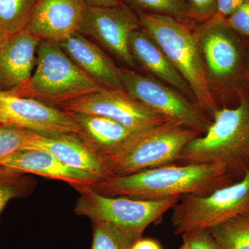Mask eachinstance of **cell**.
I'll list each match as a JSON object with an SVG mask.
<instances>
[{
    "label": "cell",
    "mask_w": 249,
    "mask_h": 249,
    "mask_svg": "<svg viewBox=\"0 0 249 249\" xmlns=\"http://www.w3.org/2000/svg\"><path fill=\"white\" fill-rule=\"evenodd\" d=\"M240 180L222 165L172 164L85 186L98 194L111 197L160 200L185 195L207 196Z\"/></svg>",
    "instance_id": "6da1fadb"
},
{
    "label": "cell",
    "mask_w": 249,
    "mask_h": 249,
    "mask_svg": "<svg viewBox=\"0 0 249 249\" xmlns=\"http://www.w3.org/2000/svg\"><path fill=\"white\" fill-rule=\"evenodd\" d=\"M235 107L218 108L206 133L183 147L175 165H222L241 179L249 170V99L237 94Z\"/></svg>",
    "instance_id": "7a4b0ae2"
},
{
    "label": "cell",
    "mask_w": 249,
    "mask_h": 249,
    "mask_svg": "<svg viewBox=\"0 0 249 249\" xmlns=\"http://www.w3.org/2000/svg\"><path fill=\"white\" fill-rule=\"evenodd\" d=\"M136 13L142 29L153 37L191 87L196 104L212 119L219 107L206 80L195 23L169 16Z\"/></svg>",
    "instance_id": "3957f363"
},
{
    "label": "cell",
    "mask_w": 249,
    "mask_h": 249,
    "mask_svg": "<svg viewBox=\"0 0 249 249\" xmlns=\"http://www.w3.org/2000/svg\"><path fill=\"white\" fill-rule=\"evenodd\" d=\"M103 89L72 61L58 42L40 40L30 78L19 89L10 93L62 108Z\"/></svg>",
    "instance_id": "277c9868"
},
{
    "label": "cell",
    "mask_w": 249,
    "mask_h": 249,
    "mask_svg": "<svg viewBox=\"0 0 249 249\" xmlns=\"http://www.w3.org/2000/svg\"><path fill=\"white\" fill-rule=\"evenodd\" d=\"M194 29L211 92L214 96L215 93L222 97L237 96L248 60L249 41L232 30L224 18L216 16L195 24Z\"/></svg>",
    "instance_id": "5b68a950"
},
{
    "label": "cell",
    "mask_w": 249,
    "mask_h": 249,
    "mask_svg": "<svg viewBox=\"0 0 249 249\" xmlns=\"http://www.w3.org/2000/svg\"><path fill=\"white\" fill-rule=\"evenodd\" d=\"M200 135L174 121L139 132L119 151L102 155L107 178L175 164L185 145Z\"/></svg>",
    "instance_id": "8992f818"
},
{
    "label": "cell",
    "mask_w": 249,
    "mask_h": 249,
    "mask_svg": "<svg viewBox=\"0 0 249 249\" xmlns=\"http://www.w3.org/2000/svg\"><path fill=\"white\" fill-rule=\"evenodd\" d=\"M74 188L80 193L74 207L77 215L88 217L91 222L109 224L133 242L142 238L147 227L160 221L181 197L142 200L102 196L85 185Z\"/></svg>",
    "instance_id": "52a82bcc"
},
{
    "label": "cell",
    "mask_w": 249,
    "mask_h": 249,
    "mask_svg": "<svg viewBox=\"0 0 249 249\" xmlns=\"http://www.w3.org/2000/svg\"><path fill=\"white\" fill-rule=\"evenodd\" d=\"M173 211L171 224L176 235L208 230L249 213V170L240 181L207 196H181Z\"/></svg>",
    "instance_id": "ba28073f"
},
{
    "label": "cell",
    "mask_w": 249,
    "mask_h": 249,
    "mask_svg": "<svg viewBox=\"0 0 249 249\" xmlns=\"http://www.w3.org/2000/svg\"><path fill=\"white\" fill-rule=\"evenodd\" d=\"M119 74L125 92L169 120L201 134L212 124V119L196 103L163 82L124 66L119 67Z\"/></svg>",
    "instance_id": "9c48e42d"
},
{
    "label": "cell",
    "mask_w": 249,
    "mask_h": 249,
    "mask_svg": "<svg viewBox=\"0 0 249 249\" xmlns=\"http://www.w3.org/2000/svg\"><path fill=\"white\" fill-rule=\"evenodd\" d=\"M142 28L137 13L121 1L110 6L88 5L78 33L91 37L124 67L132 69L137 65L129 52V39Z\"/></svg>",
    "instance_id": "30bf717a"
},
{
    "label": "cell",
    "mask_w": 249,
    "mask_h": 249,
    "mask_svg": "<svg viewBox=\"0 0 249 249\" xmlns=\"http://www.w3.org/2000/svg\"><path fill=\"white\" fill-rule=\"evenodd\" d=\"M0 124L27 129L42 137L82 134L70 111L31 98L6 92L0 106Z\"/></svg>",
    "instance_id": "8fae6325"
},
{
    "label": "cell",
    "mask_w": 249,
    "mask_h": 249,
    "mask_svg": "<svg viewBox=\"0 0 249 249\" xmlns=\"http://www.w3.org/2000/svg\"><path fill=\"white\" fill-rule=\"evenodd\" d=\"M62 109L72 112L106 116L134 132L151 129L169 120L124 91L104 89L68 103Z\"/></svg>",
    "instance_id": "7c38bea8"
},
{
    "label": "cell",
    "mask_w": 249,
    "mask_h": 249,
    "mask_svg": "<svg viewBox=\"0 0 249 249\" xmlns=\"http://www.w3.org/2000/svg\"><path fill=\"white\" fill-rule=\"evenodd\" d=\"M84 0H39L26 31L40 40L59 42L79 32Z\"/></svg>",
    "instance_id": "4fadbf2b"
},
{
    "label": "cell",
    "mask_w": 249,
    "mask_h": 249,
    "mask_svg": "<svg viewBox=\"0 0 249 249\" xmlns=\"http://www.w3.org/2000/svg\"><path fill=\"white\" fill-rule=\"evenodd\" d=\"M40 41L24 31L0 44V91L11 93L27 83L35 69Z\"/></svg>",
    "instance_id": "5bb4252c"
},
{
    "label": "cell",
    "mask_w": 249,
    "mask_h": 249,
    "mask_svg": "<svg viewBox=\"0 0 249 249\" xmlns=\"http://www.w3.org/2000/svg\"><path fill=\"white\" fill-rule=\"evenodd\" d=\"M64 52L91 79L107 89L124 91L116 66L99 46L76 33L58 42Z\"/></svg>",
    "instance_id": "9a60e30c"
},
{
    "label": "cell",
    "mask_w": 249,
    "mask_h": 249,
    "mask_svg": "<svg viewBox=\"0 0 249 249\" xmlns=\"http://www.w3.org/2000/svg\"><path fill=\"white\" fill-rule=\"evenodd\" d=\"M129 49L136 65L150 76L169 85L196 103L191 87L145 29L142 28L132 33L129 39Z\"/></svg>",
    "instance_id": "2e32d148"
},
{
    "label": "cell",
    "mask_w": 249,
    "mask_h": 249,
    "mask_svg": "<svg viewBox=\"0 0 249 249\" xmlns=\"http://www.w3.org/2000/svg\"><path fill=\"white\" fill-rule=\"evenodd\" d=\"M0 165L22 173L65 181L73 188L89 185L101 178L92 174L75 169L39 149H25L0 159Z\"/></svg>",
    "instance_id": "e0dca14e"
},
{
    "label": "cell",
    "mask_w": 249,
    "mask_h": 249,
    "mask_svg": "<svg viewBox=\"0 0 249 249\" xmlns=\"http://www.w3.org/2000/svg\"><path fill=\"white\" fill-rule=\"evenodd\" d=\"M28 149H39L52 154L75 169L107 178L102 155L78 134L46 137L38 135Z\"/></svg>",
    "instance_id": "ac0fdd59"
},
{
    "label": "cell",
    "mask_w": 249,
    "mask_h": 249,
    "mask_svg": "<svg viewBox=\"0 0 249 249\" xmlns=\"http://www.w3.org/2000/svg\"><path fill=\"white\" fill-rule=\"evenodd\" d=\"M70 112L81 127L80 135L101 155H111L119 151L139 133L106 116Z\"/></svg>",
    "instance_id": "d6986e66"
},
{
    "label": "cell",
    "mask_w": 249,
    "mask_h": 249,
    "mask_svg": "<svg viewBox=\"0 0 249 249\" xmlns=\"http://www.w3.org/2000/svg\"><path fill=\"white\" fill-rule=\"evenodd\" d=\"M29 175L0 165V214L9 201L32 194L36 181Z\"/></svg>",
    "instance_id": "ffe728a7"
},
{
    "label": "cell",
    "mask_w": 249,
    "mask_h": 249,
    "mask_svg": "<svg viewBox=\"0 0 249 249\" xmlns=\"http://www.w3.org/2000/svg\"><path fill=\"white\" fill-rule=\"evenodd\" d=\"M39 0H0V24L9 36L26 31Z\"/></svg>",
    "instance_id": "44dd1931"
},
{
    "label": "cell",
    "mask_w": 249,
    "mask_h": 249,
    "mask_svg": "<svg viewBox=\"0 0 249 249\" xmlns=\"http://www.w3.org/2000/svg\"><path fill=\"white\" fill-rule=\"evenodd\" d=\"M208 230L222 249H249V213Z\"/></svg>",
    "instance_id": "7402d4cb"
},
{
    "label": "cell",
    "mask_w": 249,
    "mask_h": 249,
    "mask_svg": "<svg viewBox=\"0 0 249 249\" xmlns=\"http://www.w3.org/2000/svg\"><path fill=\"white\" fill-rule=\"evenodd\" d=\"M131 9L191 22L186 0H122Z\"/></svg>",
    "instance_id": "603a6c76"
},
{
    "label": "cell",
    "mask_w": 249,
    "mask_h": 249,
    "mask_svg": "<svg viewBox=\"0 0 249 249\" xmlns=\"http://www.w3.org/2000/svg\"><path fill=\"white\" fill-rule=\"evenodd\" d=\"M37 136L38 134L16 126H0V159L29 148Z\"/></svg>",
    "instance_id": "cb8c5ba5"
},
{
    "label": "cell",
    "mask_w": 249,
    "mask_h": 249,
    "mask_svg": "<svg viewBox=\"0 0 249 249\" xmlns=\"http://www.w3.org/2000/svg\"><path fill=\"white\" fill-rule=\"evenodd\" d=\"M133 243L109 224L92 222L91 249H130Z\"/></svg>",
    "instance_id": "d4e9b609"
},
{
    "label": "cell",
    "mask_w": 249,
    "mask_h": 249,
    "mask_svg": "<svg viewBox=\"0 0 249 249\" xmlns=\"http://www.w3.org/2000/svg\"><path fill=\"white\" fill-rule=\"evenodd\" d=\"M190 19L193 23L206 22L217 14L216 0H186Z\"/></svg>",
    "instance_id": "484cf974"
},
{
    "label": "cell",
    "mask_w": 249,
    "mask_h": 249,
    "mask_svg": "<svg viewBox=\"0 0 249 249\" xmlns=\"http://www.w3.org/2000/svg\"><path fill=\"white\" fill-rule=\"evenodd\" d=\"M182 237L187 249H222L209 230L191 231Z\"/></svg>",
    "instance_id": "4316f807"
},
{
    "label": "cell",
    "mask_w": 249,
    "mask_h": 249,
    "mask_svg": "<svg viewBox=\"0 0 249 249\" xmlns=\"http://www.w3.org/2000/svg\"><path fill=\"white\" fill-rule=\"evenodd\" d=\"M225 19L232 30L249 41V0H244Z\"/></svg>",
    "instance_id": "83f0119b"
},
{
    "label": "cell",
    "mask_w": 249,
    "mask_h": 249,
    "mask_svg": "<svg viewBox=\"0 0 249 249\" xmlns=\"http://www.w3.org/2000/svg\"><path fill=\"white\" fill-rule=\"evenodd\" d=\"M243 1L244 0H216L217 6L216 16L226 19L239 7Z\"/></svg>",
    "instance_id": "f1b7e54d"
},
{
    "label": "cell",
    "mask_w": 249,
    "mask_h": 249,
    "mask_svg": "<svg viewBox=\"0 0 249 249\" xmlns=\"http://www.w3.org/2000/svg\"><path fill=\"white\" fill-rule=\"evenodd\" d=\"M130 249H162L157 241L150 238H140L136 241Z\"/></svg>",
    "instance_id": "f546056e"
},
{
    "label": "cell",
    "mask_w": 249,
    "mask_h": 249,
    "mask_svg": "<svg viewBox=\"0 0 249 249\" xmlns=\"http://www.w3.org/2000/svg\"><path fill=\"white\" fill-rule=\"evenodd\" d=\"M239 92L243 93L249 99V53L245 74H244L243 78H242L240 91H238V93Z\"/></svg>",
    "instance_id": "4dcf8cb0"
},
{
    "label": "cell",
    "mask_w": 249,
    "mask_h": 249,
    "mask_svg": "<svg viewBox=\"0 0 249 249\" xmlns=\"http://www.w3.org/2000/svg\"><path fill=\"white\" fill-rule=\"evenodd\" d=\"M89 6H110L120 3L122 0H84Z\"/></svg>",
    "instance_id": "1f68e13d"
},
{
    "label": "cell",
    "mask_w": 249,
    "mask_h": 249,
    "mask_svg": "<svg viewBox=\"0 0 249 249\" xmlns=\"http://www.w3.org/2000/svg\"><path fill=\"white\" fill-rule=\"evenodd\" d=\"M9 36L6 34V31H4V28L2 27L1 24H0V44L4 42Z\"/></svg>",
    "instance_id": "d6a6232c"
},
{
    "label": "cell",
    "mask_w": 249,
    "mask_h": 249,
    "mask_svg": "<svg viewBox=\"0 0 249 249\" xmlns=\"http://www.w3.org/2000/svg\"><path fill=\"white\" fill-rule=\"evenodd\" d=\"M5 93L6 92H4V91H0V106H1V100H2Z\"/></svg>",
    "instance_id": "836d02e7"
},
{
    "label": "cell",
    "mask_w": 249,
    "mask_h": 249,
    "mask_svg": "<svg viewBox=\"0 0 249 249\" xmlns=\"http://www.w3.org/2000/svg\"><path fill=\"white\" fill-rule=\"evenodd\" d=\"M178 249H186V246H185L183 244V245H181V247H180V248Z\"/></svg>",
    "instance_id": "e575fe53"
},
{
    "label": "cell",
    "mask_w": 249,
    "mask_h": 249,
    "mask_svg": "<svg viewBox=\"0 0 249 249\" xmlns=\"http://www.w3.org/2000/svg\"><path fill=\"white\" fill-rule=\"evenodd\" d=\"M2 125V124H0V126Z\"/></svg>",
    "instance_id": "d590c367"
}]
</instances>
